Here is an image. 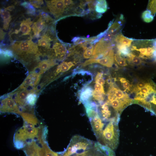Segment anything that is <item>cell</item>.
Returning <instances> with one entry per match:
<instances>
[{
    "label": "cell",
    "mask_w": 156,
    "mask_h": 156,
    "mask_svg": "<svg viewBox=\"0 0 156 156\" xmlns=\"http://www.w3.org/2000/svg\"><path fill=\"white\" fill-rule=\"evenodd\" d=\"M40 130L38 127H31L24 125L14 134V142L15 147L19 149L24 147L26 145L25 142L38 138Z\"/></svg>",
    "instance_id": "obj_2"
},
{
    "label": "cell",
    "mask_w": 156,
    "mask_h": 156,
    "mask_svg": "<svg viewBox=\"0 0 156 156\" xmlns=\"http://www.w3.org/2000/svg\"><path fill=\"white\" fill-rule=\"evenodd\" d=\"M29 1L33 6L37 8H40L44 3L42 0H30Z\"/></svg>",
    "instance_id": "obj_32"
},
{
    "label": "cell",
    "mask_w": 156,
    "mask_h": 156,
    "mask_svg": "<svg viewBox=\"0 0 156 156\" xmlns=\"http://www.w3.org/2000/svg\"><path fill=\"white\" fill-rule=\"evenodd\" d=\"M127 60L131 65L134 66L141 65L143 62L140 58L133 54L131 52L127 57Z\"/></svg>",
    "instance_id": "obj_21"
},
{
    "label": "cell",
    "mask_w": 156,
    "mask_h": 156,
    "mask_svg": "<svg viewBox=\"0 0 156 156\" xmlns=\"http://www.w3.org/2000/svg\"><path fill=\"white\" fill-rule=\"evenodd\" d=\"M52 40L50 36L47 34L42 36L38 40V45L48 49H50V43Z\"/></svg>",
    "instance_id": "obj_18"
},
{
    "label": "cell",
    "mask_w": 156,
    "mask_h": 156,
    "mask_svg": "<svg viewBox=\"0 0 156 156\" xmlns=\"http://www.w3.org/2000/svg\"><path fill=\"white\" fill-rule=\"evenodd\" d=\"M14 8L15 7L13 5L10 6L5 8V9L4 10L6 11L9 10L11 11L13 10L14 9Z\"/></svg>",
    "instance_id": "obj_38"
},
{
    "label": "cell",
    "mask_w": 156,
    "mask_h": 156,
    "mask_svg": "<svg viewBox=\"0 0 156 156\" xmlns=\"http://www.w3.org/2000/svg\"><path fill=\"white\" fill-rule=\"evenodd\" d=\"M41 15L42 18L47 22L52 21L53 20L50 16L45 13H42Z\"/></svg>",
    "instance_id": "obj_36"
},
{
    "label": "cell",
    "mask_w": 156,
    "mask_h": 156,
    "mask_svg": "<svg viewBox=\"0 0 156 156\" xmlns=\"http://www.w3.org/2000/svg\"><path fill=\"white\" fill-rule=\"evenodd\" d=\"M11 48L14 53L24 61L31 60L40 54L38 45L31 40L16 42Z\"/></svg>",
    "instance_id": "obj_1"
},
{
    "label": "cell",
    "mask_w": 156,
    "mask_h": 156,
    "mask_svg": "<svg viewBox=\"0 0 156 156\" xmlns=\"http://www.w3.org/2000/svg\"><path fill=\"white\" fill-rule=\"evenodd\" d=\"M79 92V101L82 103L91 99L93 90L91 87L85 86Z\"/></svg>",
    "instance_id": "obj_12"
},
{
    "label": "cell",
    "mask_w": 156,
    "mask_h": 156,
    "mask_svg": "<svg viewBox=\"0 0 156 156\" xmlns=\"http://www.w3.org/2000/svg\"><path fill=\"white\" fill-rule=\"evenodd\" d=\"M41 75L31 72L18 88V90L26 89L29 87H34L39 83Z\"/></svg>",
    "instance_id": "obj_8"
},
{
    "label": "cell",
    "mask_w": 156,
    "mask_h": 156,
    "mask_svg": "<svg viewBox=\"0 0 156 156\" xmlns=\"http://www.w3.org/2000/svg\"><path fill=\"white\" fill-rule=\"evenodd\" d=\"M32 23L30 18L23 20L20 24L19 32L21 31L22 33V35H29L31 32V28L30 26Z\"/></svg>",
    "instance_id": "obj_16"
},
{
    "label": "cell",
    "mask_w": 156,
    "mask_h": 156,
    "mask_svg": "<svg viewBox=\"0 0 156 156\" xmlns=\"http://www.w3.org/2000/svg\"><path fill=\"white\" fill-rule=\"evenodd\" d=\"M63 1L66 7V8L69 9L73 8L74 5L73 1L70 0H64Z\"/></svg>",
    "instance_id": "obj_34"
},
{
    "label": "cell",
    "mask_w": 156,
    "mask_h": 156,
    "mask_svg": "<svg viewBox=\"0 0 156 156\" xmlns=\"http://www.w3.org/2000/svg\"><path fill=\"white\" fill-rule=\"evenodd\" d=\"M5 33L1 29H0V40H3L5 36Z\"/></svg>",
    "instance_id": "obj_37"
},
{
    "label": "cell",
    "mask_w": 156,
    "mask_h": 156,
    "mask_svg": "<svg viewBox=\"0 0 156 156\" xmlns=\"http://www.w3.org/2000/svg\"><path fill=\"white\" fill-rule=\"evenodd\" d=\"M0 111L3 113H14L20 114L21 113L16 102L10 96L1 101Z\"/></svg>",
    "instance_id": "obj_6"
},
{
    "label": "cell",
    "mask_w": 156,
    "mask_h": 156,
    "mask_svg": "<svg viewBox=\"0 0 156 156\" xmlns=\"http://www.w3.org/2000/svg\"><path fill=\"white\" fill-rule=\"evenodd\" d=\"M0 14L3 20V29L7 30L12 19L10 13L8 11L1 10Z\"/></svg>",
    "instance_id": "obj_19"
},
{
    "label": "cell",
    "mask_w": 156,
    "mask_h": 156,
    "mask_svg": "<svg viewBox=\"0 0 156 156\" xmlns=\"http://www.w3.org/2000/svg\"><path fill=\"white\" fill-rule=\"evenodd\" d=\"M56 64L55 61L53 59L45 60L40 62L32 71L41 75Z\"/></svg>",
    "instance_id": "obj_9"
},
{
    "label": "cell",
    "mask_w": 156,
    "mask_h": 156,
    "mask_svg": "<svg viewBox=\"0 0 156 156\" xmlns=\"http://www.w3.org/2000/svg\"><path fill=\"white\" fill-rule=\"evenodd\" d=\"M119 80L122 88L125 89L124 92H131L132 88V85L129 82V81L123 77H119Z\"/></svg>",
    "instance_id": "obj_23"
},
{
    "label": "cell",
    "mask_w": 156,
    "mask_h": 156,
    "mask_svg": "<svg viewBox=\"0 0 156 156\" xmlns=\"http://www.w3.org/2000/svg\"><path fill=\"white\" fill-rule=\"evenodd\" d=\"M112 40L115 42L116 44L124 45L130 47L134 39L126 37L120 32L114 37Z\"/></svg>",
    "instance_id": "obj_14"
},
{
    "label": "cell",
    "mask_w": 156,
    "mask_h": 156,
    "mask_svg": "<svg viewBox=\"0 0 156 156\" xmlns=\"http://www.w3.org/2000/svg\"><path fill=\"white\" fill-rule=\"evenodd\" d=\"M137 104L156 116V84L153 82L151 84L147 92L140 96Z\"/></svg>",
    "instance_id": "obj_3"
},
{
    "label": "cell",
    "mask_w": 156,
    "mask_h": 156,
    "mask_svg": "<svg viewBox=\"0 0 156 156\" xmlns=\"http://www.w3.org/2000/svg\"><path fill=\"white\" fill-rule=\"evenodd\" d=\"M114 52L113 49H111L106 56L98 59L91 58L88 60L83 64V66L95 63L100 64L107 67H112L114 62Z\"/></svg>",
    "instance_id": "obj_7"
},
{
    "label": "cell",
    "mask_w": 156,
    "mask_h": 156,
    "mask_svg": "<svg viewBox=\"0 0 156 156\" xmlns=\"http://www.w3.org/2000/svg\"><path fill=\"white\" fill-rule=\"evenodd\" d=\"M55 55L59 60L63 59L66 55L67 50L66 46L60 43L56 42L53 45Z\"/></svg>",
    "instance_id": "obj_11"
},
{
    "label": "cell",
    "mask_w": 156,
    "mask_h": 156,
    "mask_svg": "<svg viewBox=\"0 0 156 156\" xmlns=\"http://www.w3.org/2000/svg\"><path fill=\"white\" fill-rule=\"evenodd\" d=\"M108 9L107 1L105 0H97L95 6V10L96 13L100 14L104 13Z\"/></svg>",
    "instance_id": "obj_20"
},
{
    "label": "cell",
    "mask_w": 156,
    "mask_h": 156,
    "mask_svg": "<svg viewBox=\"0 0 156 156\" xmlns=\"http://www.w3.org/2000/svg\"><path fill=\"white\" fill-rule=\"evenodd\" d=\"M89 39V38L75 37L73 38L71 40V41L75 45H76L86 42Z\"/></svg>",
    "instance_id": "obj_30"
},
{
    "label": "cell",
    "mask_w": 156,
    "mask_h": 156,
    "mask_svg": "<svg viewBox=\"0 0 156 156\" xmlns=\"http://www.w3.org/2000/svg\"><path fill=\"white\" fill-rule=\"evenodd\" d=\"M147 10H149L154 16L156 14V0H149Z\"/></svg>",
    "instance_id": "obj_27"
},
{
    "label": "cell",
    "mask_w": 156,
    "mask_h": 156,
    "mask_svg": "<svg viewBox=\"0 0 156 156\" xmlns=\"http://www.w3.org/2000/svg\"><path fill=\"white\" fill-rule=\"evenodd\" d=\"M20 115L23 120L24 124L31 127H35L38 123L37 118L33 114L26 112H21Z\"/></svg>",
    "instance_id": "obj_10"
},
{
    "label": "cell",
    "mask_w": 156,
    "mask_h": 156,
    "mask_svg": "<svg viewBox=\"0 0 156 156\" xmlns=\"http://www.w3.org/2000/svg\"><path fill=\"white\" fill-rule=\"evenodd\" d=\"M46 2L50 12L55 18L60 17L64 13L66 7L63 0H48Z\"/></svg>",
    "instance_id": "obj_5"
},
{
    "label": "cell",
    "mask_w": 156,
    "mask_h": 156,
    "mask_svg": "<svg viewBox=\"0 0 156 156\" xmlns=\"http://www.w3.org/2000/svg\"><path fill=\"white\" fill-rule=\"evenodd\" d=\"M77 64L75 62H64L57 67L55 70V74L66 72L70 69Z\"/></svg>",
    "instance_id": "obj_17"
},
{
    "label": "cell",
    "mask_w": 156,
    "mask_h": 156,
    "mask_svg": "<svg viewBox=\"0 0 156 156\" xmlns=\"http://www.w3.org/2000/svg\"><path fill=\"white\" fill-rule=\"evenodd\" d=\"M21 5L27 10V12L31 15H34L35 13V10L34 6L28 2H25L21 4Z\"/></svg>",
    "instance_id": "obj_28"
},
{
    "label": "cell",
    "mask_w": 156,
    "mask_h": 156,
    "mask_svg": "<svg viewBox=\"0 0 156 156\" xmlns=\"http://www.w3.org/2000/svg\"><path fill=\"white\" fill-rule=\"evenodd\" d=\"M96 83L103 85L105 83V80L104 78L103 75L101 77L97 78H95Z\"/></svg>",
    "instance_id": "obj_35"
},
{
    "label": "cell",
    "mask_w": 156,
    "mask_h": 156,
    "mask_svg": "<svg viewBox=\"0 0 156 156\" xmlns=\"http://www.w3.org/2000/svg\"><path fill=\"white\" fill-rule=\"evenodd\" d=\"M154 16L151 12L147 10L144 11L142 14V18L143 21L148 23L151 22L153 20Z\"/></svg>",
    "instance_id": "obj_25"
},
{
    "label": "cell",
    "mask_w": 156,
    "mask_h": 156,
    "mask_svg": "<svg viewBox=\"0 0 156 156\" xmlns=\"http://www.w3.org/2000/svg\"><path fill=\"white\" fill-rule=\"evenodd\" d=\"M30 92L27 89H24L18 92L15 96V102L21 106L25 105L27 95Z\"/></svg>",
    "instance_id": "obj_15"
},
{
    "label": "cell",
    "mask_w": 156,
    "mask_h": 156,
    "mask_svg": "<svg viewBox=\"0 0 156 156\" xmlns=\"http://www.w3.org/2000/svg\"><path fill=\"white\" fill-rule=\"evenodd\" d=\"M37 95L35 92L31 90L28 94L26 99V103L31 105H34L36 101Z\"/></svg>",
    "instance_id": "obj_26"
},
{
    "label": "cell",
    "mask_w": 156,
    "mask_h": 156,
    "mask_svg": "<svg viewBox=\"0 0 156 156\" xmlns=\"http://www.w3.org/2000/svg\"><path fill=\"white\" fill-rule=\"evenodd\" d=\"M115 45L112 40L102 38L94 47L92 58L98 59L106 56Z\"/></svg>",
    "instance_id": "obj_4"
},
{
    "label": "cell",
    "mask_w": 156,
    "mask_h": 156,
    "mask_svg": "<svg viewBox=\"0 0 156 156\" xmlns=\"http://www.w3.org/2000/svg\"><path fill=\"white\" fill-rule=\"evenodd\" d=\"M13 52L10 50L8 49H1L0 53L1 55L6 57H12L13 56Z\"/></svg>",
    "instance_id": "obj_31"
},
{
    "label": "cell",
    "mask_w": 156,
    "mask_h": 156,
    "mask_svg": "<svg viewBox=\"0 0 156 156\" xmlns=\"http://www.w3.org/2000/svg\"><path fill=\"white\" fill-rule=\"evenodd\" d=\"M94 90L105 95V93L103 85L96 83L94 86Z\"/></svg>",
    "instance_id": "obj_33"
},
{
    "label": "cell",
    "mask_w": 156,
    "mask_h": 156,
    "mask_svg": "<svg viewBox=\"0 0 156 156\" xmlns=\"http://www.w3.org/2000/svg\"><path fill=\"white\" fill-rule=\"evenodd\" d=\"M94 46L91 44L88 46L84 51L83 54V56L85 59H88L92 57V54Z\"/></svg>",
    "instance_id": "obj_29"
},
{
    "label": "cell",
    "mask_w": 156,
    "mask_h": 156,
    "mask_svg": "<svg viewBox=\"0 0 156 156\" xmlns=\"http://www.w3.org/2000/svg\"><path fill=\"white\" fill-rule=\"evenodd\" d=\"M46 26L45 20L41 16L33 23L32 29L34 35L36 37H39L40 33L44 29Z\"/></svg>",
    "instance_id": "obj_13"
},
{
    "label": "cell",
    "mask_w": 156,
    "mask_h": 156,
    "mask_svg": "<svg viewBox=\"0 0 156 156\" xmlns=\"http://www.w3.org/2000/svg\"><path fill=\"white\" fill-rule=\"evenodd\" d=\"M114 60L120 66L125 67L127 65L126 59L117 53L114 55Z\"/></svg>",
    "instance_id": "obj_24"
},
{
    "label": "cell",
    "mask_w": 156,
    "mask_h": 156,
    "mask_svg": "<svg viewBox=\"0 0 156 156\" xmlns=\"http://www.w3.org/2000/svg\"><path fill=\"white\" fill-rule=\"evenodd\" d=\"M116 46L117 49V53L124 57H127L131 52L130 47L119 44H116Z\"/></svg>",
    "instance_id": "obj_22"
}]
</instances>
